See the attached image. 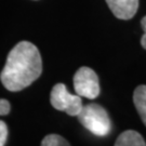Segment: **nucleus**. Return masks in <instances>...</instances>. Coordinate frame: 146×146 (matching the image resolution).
I'll return each mask as SVG.
<instances>
[{
    "mask_svg": "<svg viewBox=\"0 0 146 146\" xmlns=\"http://www.w3.org/2000/svg\"><path fill=\"white\" fill-rule=\"evenodd\" d=\"M133 102L142 121L146 125V86H139L134 90Z\"/></svg>",
    "mask_w": 146,
    "mask_h": 146,
    "instance_id": "0eeeda50",
    "label": "nucleus"
},
{
    "mask_svg": "<svg viewBox=\"0 0 146 146\" xmlns=\"http://www.w3.org/2000/svg\"><path fill=\"white\" fill-rule=\"evenodd\" d=\"M42 146H68V143L63 136L58 134H49L41 142Z\"/></svg>",
    "mask_w": 146,
    "mask_h": 146,
    "instance_id": "6e6552de",
    "label": "nucleus"
},
{
    "mask_svg": "<svg viewBox=\"0 0 146 146\" xmlns=\"http://www.w3.org/2000/svg\"><path fill=\"white\" fill-rule=\"evenodd\" d=\"M7 139H8V127L5 121L0 120V146L5 145Z\"/></svg>",
    "mask_w": 146,
    "mask_h": 146,
    "instance_id": "1a4fd4ad",
    "label": "nucleus"
},
{
    "mask_svg": "<svg viewBox=\"0 0 146 146\" xmlns=\"http://www.w3.org/2000/svg\"><path fill=\"white\" fill-rule=\"evenodd\" d=\"M141 25H142L143 31H144V35H143L141 38V44H142V47L146 50V16H144V17L142 19Z\"/></svg>",
    "mask_w": 146,
    "mask_h": 146,
    "instance_id": "9b49d317",
    "label": "nucleus"
},
{
    "mask_svg": "<svg viewBox=\"0 0 146 146\" xmlns=\"http://www.w3.org/2000/svg\"><path fill=\"white\" fill-rule=\"evenodd\" d=\"M116 146H145L146 143L142 135L133 130L125 131L115 142Z\"/></svg>",
    "mask_w": 146,
    "mask_h": 146,
    "instance_id": "423d86ee",
    "label": "nucleus"
},
{
    "mask_svg": "<svg viewBox=\"0 0 146 146\" xmlns=\"http://www.w3.org/2000/svg\"><path fill=\"white\" fill-rule=\"evenodd\" d=\"M11 105L9 103V101H7L5 99H0V116L8 115L10 113Z\"/></svg>",
    "mask_w": 146,
    "mask_h": 146,
    "instance_id": "9d476101",
    "label": "nucleus"
},
{
    "mask_svg": "<svg viewBox=\"0 0 146 146\" xmlns=\"http://www.w3.org/2000/svg\"><path fill=\"white\" fill-rule=\"evenodd\" d=\"M42 72L39 50L29 41H21L11 50L0 79L7 90L16 92L31 86Z\"/></svg>",
    "mask_w": 146,
    "mask_h": 146,
    "instance_id": "f257e3e1",
    "label": "nucleus"
},
{
    "mask_svg": "<svg viewBox=\"0 0 146 146\" xmlns=\"http://www.w3.org/2000/svg\"><path fill=\"white\" fill-rule=\"evenodd\" d=\"M77 117L80 123L94 135L105 136L110 132L111 122L107 111L101 105L92 103L82 106Z\"/></svg>",
    "mask_w": 146,
    "mask_h": 146,
    "instance_id": "f03ea898",
    "label": "nucleus"
},
{
    "mask_svg": "<svg viewBox=\"0 0 146 146\" xmlns=\"http://www.w3.org/2000/svg\"><path fill=\"white\" fill-rule=\"evenodd\" d=\"M74 89L76 94L81 98L94 100L100 94L98 75L92 68L80 67L74 76Z\"/></svg>",
    "mask_w": 146,
    "mask_h": 146,
    "instance_id": "20e7f679",
    "label": "nucleus"
},
{
    "mask_svg": "<svg viewBox=\"0 0 146 146\" xmlns=\"http://www.w3.org/2000/svg\"><path fill=\"white\" fill-rule=\"evenodd\" d=\"M113 14L120 20H130L135 15L139 0H105Z\"/></svg>",
    "mask_w": 146,
    "mask_h": 146,
    "instance_id": "39448f33",
    "label": "nucleus"
},
{
    "mask_svg": "<svg viewBox=\"0 0 146 146\" xmlns=\"http://www.w3.org/2000/svg\"><path fill=\"white\" fill-rule=\"evenodd\" d=\"M50 101L55 110L65 111L69 116H78L82 110L81 96L78 94H70L66 86L63 84H58L53 87Z\"/></svg>",
    "mask_w": 146,
    "mask_h": 146,
    "instance_id": "7ed1b4c3",
    "label": "nucleus"
}]
</instances>
